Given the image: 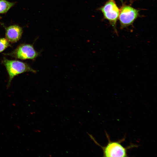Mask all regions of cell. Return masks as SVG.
<instances>
[{
	"mask_svg": "<svg viewBox=\"0 0 157 157\" xmlns=\"http://www.w3.org/2000/svg\"><path fill=\"white\" fill-rule=\"evenodd\" d=\"M40 52L35 50L33 45L24 43L19 45L12 52L3 54L17 59L34 60L40 55Z\"/></svg>",
	"mask_w": 157,
	"mask_h": 157,
	"instance_id": "obj_3",
	"label": "cell"
},
{
	"mask_svg": "<svg viewBox=\"0 0 157 157\" xmlns=\"http://www.w3.org/2000/svg\"><path fill=\"white\" fill-rule=\"evenodd\" d=\"M120 0L122 3H123V0Z\"/></svg>",
	"mask_w": 157,
	"mask_h": 157,
	"instance_id": "obj_10",
	"label": "cell"
},
{
	"mask_svg": "<svg viewBox=\"0 0 157 157\" xmlns=\"http://www.w3.org/2000/svg\"><path fill=\"white\" fill-rule=\"evenodd\" d=\"M22 33V29L19 26L17 25L10 26L6 29V38L9 42H16L21 38Z\"/></svg>",
	"mask_w": 157,
	"mask_h": 157,
	"instance_id": "obj_6",
	"label": "cell"
},
{
	"mask_svg": "<svg viewBox=\"0 0 157 157\" xmlns=\"http://www.w3.org/2000/svg\"><path fill=\"white\" fill-rule=\"evenodd\" d=\"M1 63L5 67L9 76L8 88L10 86L12 80L16 76L26 72L35 73L37 72L27 63L19 60H10L4 57Z\"/></svg>",
	"mask_w": 157,
	"mask_h": 157,
	"instance_id": "obj_1",
	"label": "cell"
},
{
	"mask_svg": "<svg viewBox=\"0 0 157 157\" xmlns=\"http://www.w3.org/2000/svg\"><path fill=\"white\" fill-rule=\"evenodd\" d=\"M108 142L105 146H102L99 144L94 140L92 136L91 138L97 145L101 147L103 151L104 157H127V150L129 148L125 147L121 144L122 141L124 140L122 139L118 141H112L110 139L107 133H106Z\"/></svg>",
	"mask_w": 157,
	"mask_h": 157,
	"instance_id": "obj_2",
	"label": "cell"
},
{
	"mask_svg": "<svg viewBox=\"0 0 157 157\" xmlns=\"http://www.w3.org/2000/svg\"><path fill=\"white\" fill-rule=\"evenodd\" d=\"M9 47H11V45L6 38H0V53Z\"/></svg>",
	"mask_w": 157,
	"mask_h": 157,
	"instance_id": "obj_8",
	"label": "cell"
},
{
	"mask_svg": "<svg viewBox=\"0 0 157 157\" xmlns=\"http://www.w3.org/2000/svg\"><path fill=\"white\" fill-rule=\"evenodd\" d=\"M136 0H130L131 3H132L134 1H136Z\"/></svg>",
	"mask_w": 157,
	"mask_h": 157,
	"instance_id": "obj_9",
	"label": "cell"
},
{
	"mask_svg": "<svg viewBox=\"0 0 157 157\" xmlns=\"http://www.w3.org/2000/svg\"><path fill=\"white\" fill-rule=\"evenodd\" d=\"M14 4V3L10 2L6 0H0V13H4L7 12Z\"/></svg>",
	"mask_w": 157,
	"mask_h": 157,
	"instance_id": "obj_7",
	"label": "cell"
},
{
	"mask_svg": "<svg viewBox=\"0 0 157 157\" xmlns=\"http://www.w3.org/2000/svg\"><path fill=\"white\" fill-rule=\"evenodd\" d=\"M103 15L104 19L107 20L113 27L116 34L118 35L116 23L118 19L119 9L114 0H109L103 6L97 8Z\"/></svg>",
	"mask_w": 157,
	"mask_h": 157,
	"instance_id": "obj_4",
	"label": "cell"
},
{
	"mask_svg": "<svg viewBox=\"0 0 157 157\" xmlns=\"http://www.w3.org/2000/svg\"><path fill=\"white\" fill-rule=\"evenodd\" d=\"M140 11L130 6L122 3L119 9L118 18L121 29L132 25L137 18L140 16Z\"/></svg>",
	"mask_w": 157,
	"mask_h": 157,
	"instance_id": "obj_5",
	"label": "cell"
}]
</instances>
